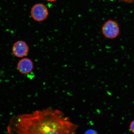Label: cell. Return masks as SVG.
Instances as JSON below:
<instances>
[{
    "label": "cell",
    "instance_id": "277c9868",
    "mask_svg": "<svg viewBox=\"0 0 134 134\" xmlns=\"http://www.w3.org/2000/svg\"><path fill=\"white\" fill-rule=\"evenodd\" d=\"M17 68L18 71L22 74H27L33 71V63L30 58H23L18 62Z\"/></svg>",
    "mask_w": 134,
    "mask_h": 134
},
{
    "label": "cell",
    "instance_id": "5b68a950",
    "mask_svg": "<svg viewBox=\"0 0 134 134\" xmlns=\"http://www.w3.org/2000/svg\"><path fill=\"white\" fill-rule=\"evenodd\" d=\"M130 128L131 131L134 133V120L131 123L130 126Z\"/></svg>",
    "mask_w": 134,
    "mask_h": 134
},
{
    "label": "cell",
    "instance_id": "3957f363",
    "mask_svg": "<svg viewBox=\"0 0 134 134\" xmlns=\"http://www.w3.org/2000/svg\"><path fill=\"white\" fill-rule=\"evenodd\" d=\"M13 54L16 57L21 58L26 56L29 53V47L26 42L18 41L15 42L12 47Z\"/></svg>",
    "mask_w": 134,
    "mask_h": 134
},
{
    "label": "cell",
    "instance_id": "6da1fadb",
    "mask_svg": "<svg viewBox=\"0 0 134 134\" xmlns=\"http://www.w3.org/2000/svg\"><path fill=\"white\" fill-rule=\"evenodd\" d=\"M102 35L109 40H114L120 35V28L118 23L114 20L109 19L104 23L101 28Z\"/></svg>",
    "mask_w": 134,
    "mask_h": 134
},
{
    "label": "cell",
    "instance_id": "52a82bcc",
    "mask_svg": "<svg viewBox=\"0 0 134 134\" xmlns=\"http://www.w3.org/2000/svg\"><path fill=\"white\" fill-rule=\"evenodd\" d=\"M46 1H56V0H46Z\"/></svg>",
    "mask_w": 134,
    "mask_h": 134
},
{
    "label": "cell",
    "instance_id": "8992f818",
    "mask_svg": "<svg viewBox=\"0 0 134 134\" xmlns=\"http://www.w3.org/2000/svg\"><path fill=\"white\" fill-rule=\"evenodd\" d=\"M121 1L128 2L131 3L134 2V0H121Z\"/></svg>",
    "mask_w": 134,
    "mask_h": 134
},
{
    "label": "cell",
    "instance_id": "7a4b0ae2",
    "mask_svg": "<svg viewBox=\"0 0 134 134\" xmlns=\"http://www.w3.org/2000/svg\"><path fill=\"white\" fill-rule=\"evenodd\" d=\"M31 14L35 20L41 22L44 21L48 16L47 8L44 4H38L34 5L32 8Z\"/></svg>",
    "mask_w": 134,
    "mask_h": 134
}]
</instances>
